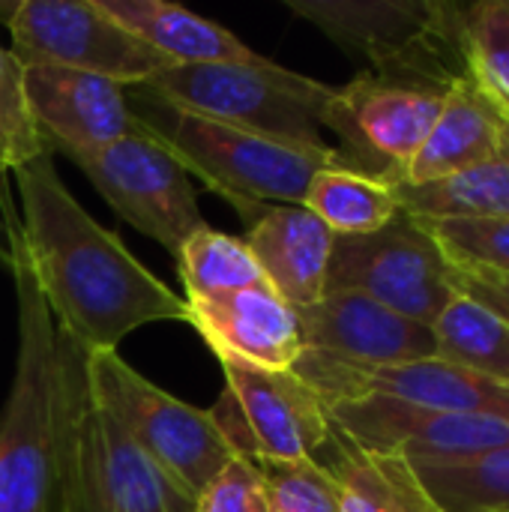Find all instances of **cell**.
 Wrapping results in <instances>:
<instances>
[{"mask_svg": "<svg viewBox=\"0 0 509 512\" xmlns=\"http://www.w3.org/2000/svg\"><path fill=\"white\" fill-rule=\"evenodd\" d=\"M12 174L21 216L0 189L3 234L24 258L60 333L93 354L117 351L144 324H189L186 300L159 282L72 198L51 162V150Z\"/></svg>", "mask_w": 509, "mask_h": 512, "instance_id": "obj_1", "label": "cell"}, {"mask_svg": "<svg viewBox=\"0 0 509 512\" xmlns=\"http://www.w3.org/2000/svg\"><path fill=\"white\" fill-rule=\"evenodd\" d=\"M51 512H195V501L147 462L99 408L87 381V354L60 330Z\"/></svg>", "mask_w": 509, "mask_h": 512, "instance_id": "obj_2", "label": "cell"}, {"mask_svg": "<svg viewBox=\"0 0 509 512\" xmlns=\"http://www.w3.org/2000/svg\"><path fill=\"white\" fill-rule=\"evenodd\" d=\"M138 96L153 105L141 117L159 144L186 168V174H195L207 189L240 210L249 225L270 204L303 207L306 189L318 171L348 165L336 147L291 144L243 126L168 108L144 90H138Z\"/></svg>", "mask_w": 509, "mask_h": 512, "instance_id": "obj_3", "label": "cell"}, {"mask_svg": "<svg viewBox=\"0 0 509 512\" xmlns=\"http://www.w3.org/2000/svg\"><path fill=\"white\" fill-rule=\"evenodd\" d=\"M291 12L327 33L369 75L396 84L450 90L471 78L465 9L447 0H285Z\"/></svg>", "mask_w": 509, "mask_h": 512, "instance_id": "obj_4", "label": "cell"}, {"mask_svg": "<svg viewBox=\"0 0 509 512\" xmlns=\"http://www.w3.org/2000/svg\"><path fill=\"white\" fill-rule=\"evenodd\" d=\"M6 249L18 297V354L0 411V512H51L57 324L18 249L9 240Z\"/></svg>", "mask_w": 509, "mask_h": 512, "instance_id": "obj_5", "label": "cell"}, {"mask_svg": "<svg viewBox=\"0 0 509 512\" xmlns=\"http://www.w3.org/2000/svg\"><path fill=\"white\" fill-rule=\"evenodd\" d=\"M138 90L195 117L243 126L291 144L330 147L321 129L336 87L291 72L267 57L246 63L171 66Z\"/></svg>", "mask_w": 509, "mask_h": 512, "instance_id": "obj_6", "label": "cell"}, {"mask_svg": "<svg viewBox=\"0 0 509 512\" xmlns=\"http://www.w3.org/2000/svg\"><path fill=\"white\" fill-rule=\"evenodd\" d=\"M87 381L99 408L123 429L138 453L192 501L237 456L210 411L165 393L117 351L87 354Z\"/></svg>", "mask_w": 509, "mask_h": 512, "instance_id": "obj_7", "label": "cell"}, {"mask_svg": "<svg viewBox=\"0 0 509 512\" xmlns=\"http://www.w3.org/2000/svg\"><path fill=\"white\" fill-rule=\"evenodd\" d=\"M327 291L366 294L375 303L432 327L453 300L456 285L450 261L429 228L417 216L399 210L381 231L333 240Z\"/></svg>", "mask_w": 509, "mask_h": 512, "instance_id": "obj_8", "label": "cell"}, {"mask_svg": "<svg viewBox=\"0 0 509 512\" xmlns=\"http://www.w3.org/2000/svg\"><path fill=\"white\" fill-rule=\"evenodd\" d=\"M21 66H57L141 87L174 63L117 24L96 0H21L9 24Z\"/></svg>", "mask_w": 509, "mask_h": 512, "instance_id": "obj_9", "label": "cell"}, {"mask_svg": "<svg viewBox=\"0 0 509 512\" xmlns=\"http://www.w3.org/2000/svg\"><path fill=\"white\" fill-rule=\"evenodd\" d=\"M216 360L225 372V396L210 414L237 456L297 462L315 459L327 447L330 414L306 381L234 357Z\"/></svg>", "mask_w": 509, "mask_h": 512, "instance_id": "obj_10", "label": "cell"}, {"mask_svg": "<svg viewBox=\"0 0 509 512\" xmlns=\"http://www.w3.org/2000/svg\"><path fill=\"white\" fill-rule=\"evenodd\" d=\"M72 162L123 222L156 240L174 258L207 225L186 168L159 144L150 126L144 135L120 138Z\"/></svg>", "mask_w": 509, "mask_h": 512, "instance_id": "obj_11", "label": "cell"}, {"mask_svg": "<svg viewBox=\"0 0 509 512\" xmlns=\"http://www.w3.org/2000/svg\"><path fill=\"white\" fill-rule=\"evenodd\" d=\"M444 96V90L381 81L366 72L333 90L324 126L345 144L339 153L351 168L396 183L429 138Z\"/></svg>", "mask_w": 509, "mask_h": 512, "instance_id": "obj_12", "label": "cell"}, {"mask_svg": "<svg viewBox=\"0 0 509 512\" xmlns=\"http://www.w3.org/2000/svg\"><path fill=\"white\" fill-rule=\"evenodd\" d=\"M291 372L306 381L321 402L339 399H393L417 408L435 411H465V414H498L509 417V390L477 378L453 363L438 357L414 360V363H393V366H369L342 360L324 351L303 348Z\"/></svg>", "mask_w": 509, "mask_h": 512, "instance_id": "obj_13", "label": "cell"}, {"mask_svg": "<svg viewBox=\"0 0 509 512\" xmlns=\"http://www.w3.org/2000/svg\"><path fill=\"white\" fill-rule=\"evenodd\" d=\"M330 426L357 447L399 453L408 462L465 459L509 447V417L417 408L363 396L327 402Z\"/></svg>", "mask_w": 509, "mask_h": 512, "instance_id": "obj_14", "label": "cell"}, {"mask_svg": "<svg viewBox=\"0 0 509 512\" xmlns=\"http://www.w3.org/2000/svg\"><path fill=\"white\" fill-rule=\"evenodd\" d=\"M24 96L42 141L69 159L120 138L144 135L147 123L132 111L126 87L87 72L57 66H21Z\"/></svg>", "mask_w": 509, "mask_h": 512, "instance_id": "obj_15", "label": "cell"}, {"mask_svg": "<svg viewBox=\"0 0 509 512\" xmlns=\"http://www.w3.org/2000/svg\"><path fill=\"white\" fill-rule=\"evenodd\" d=\"M297 318L306 348L342 360L393 366L438 357L432 327L357 291H327L318 303L297 309Z\"/></svg>", "mask_w": 509, "mask_h": 512, "instance_id": "obj_16", "label": "cell"}, {"mask_svg": "<svg viewBox=\"0 0 509 512\" xmlns=\"http://www.w3.org/2000/svg\"><path fill=\"white\" fill-rule=\"evenodd\" d=\"M186 306L189 324L201 333L216 357H234L261 369L291 372L306 348L297 309L288 306L267 282Z\"/></svg>", "mask_w": 509, "mask_h": 512, "instance_id": "obj_17", "label": "cell"}, {"mask_svg": "<svg viewBox=\"0 0 509 512\" xmlns=\"http://www.w3.org/2000/svg\"><path fill=\"white\" fill-rule=\"evenodd\" d=\"M333 240L336 234L297 204H270L246 234L264 282L294 309L324 297Z\"/></svg>", "mask_w": 509, "mask_h": 512, "instance_id": "obj_18", "label": "cell"}, {"mask_svg": "<svg viewBox=\"0 0 509 512\" xmlns=\"http://www.w3.org/2000/svg\"><path fill=\"white\" fill-rule=\"evenodd\" d=\"M507 123L509 120H504V114L471 78L453 84L429 138L396 183L420 186L468 171L501 147Z\"/></svg>", "mask_w": 509, "mask_h": 512, "instance_id": "obj_19", "label": "cell"}, {"mask_svg": "<svg viewBox=\"0 0 509 512\" xmlns=\"http://www.w3.org/2000/svg\"><path fill=\"white\" fill-rule=\"evenodd\" d=\"M117 24L174 66L246 63L261 57L222 24L165 0H96Z\"/></svg>", "mask_w": 509, "mask_h": 512, "instance_id": "obj_20", "label": "cell"}, {"mask_svg": "<svg viewBox=\"0 0 509 512\" xmlns=\"http://www.w3.org/2000/svg\"><path fill=\"white\" fill-rule=\"evenodd\" d=\"M321 453H327L318 462L336 483L339 512H441L414 465L399 453L357 447L336 429Z\"/></svg>", "mask_w": 509, "mask_h": 512, "instance_id": "obj_21", "label": "cell"}, {"mask_svg": "<svg viewBox=\"0 0 509 512\" xmlns=\"http://www.w3.org/2000/svg\"><path fill=\"white\" fill-rule=\"evenodd\" d=\"M399 207L417 219H509V123L501 147L468 171L435 183H393Z\"/></svg>", "mask_w": 509, "mask_h": 512, "instance_id": "obj_22", "label": "cell"}, {"mask_svg": "<svg viewBox=\"0 0 509 512\" xmlns=\"http://www.w3.org/2000/svg\"><path fill=\"white\" fill-rule=\"evenodd\" d=\"M303 207L315 213L336 237L381 231L402 210L390 180L351 165H330L318 171L306 189Z\"/></svg>", "mask_w": 509, "mask_h": 512, "instance_id": "obj_23", "label": "cell"}, {"mask_svg": "<svg viewBox=\"0 0 509 512\" xmlns=\"http://www.w3.org/2000/svg\"><path fill=\"white\" fill-rule=\"evenodd\" d=\"M438 360L509 390V324L483 303L453 294L432 324Z\"/></svg>", "mask_w": 509, "mask_h": 512, "instance_id": "obj_24", "label": "cell"}, {"mask_svg": "<svg viewBox=\"0 0 509 512\" xmlns=\"http://www.w3.org/2000/svg\"><path fill=\"white\" fill-rule=\"evenodd\" d=\"M411 465L441 512H509V447Z\"/></svg>", "mask_w": 509, "mask_h": 512, "instance_id": "obj_25", "label": "cell"}, {"mask_svg": "<svg viewBox=\"0 0 509 512\" xmlns=\"http://www.w3.org/2000/svg\"><path fill=\"white\" fill-rule=\"evenodd\" d=\"M177 270L186 288V303L216 300L231 291L261 285V267L249 252L246 240L216 231L210 225L198 228L177 252Z\"/></svg>", "mask_w": 509, "mask_h": 512, "instance_id": "obj_26", "label": "cell"}, {"mask_svg": "<svg viewBox=\"0 0 509 512\" xmlns=\"http://www.w3.org/2000/svg\"><path fill=\"white\" fill-rule=\"evenodd\" d=\"M465 54L471 81L509 120V0H483L465 9Z\"/></svg>", "mask_w": 509, "mask_h": 512, "instance_id": "obj_27", "label": "cell"}, {"mask_svg": "<svg viewBox=\"0 0 509 512\" xmlns=\"http://www.w3.org/2000/svg\"><path fill=\"white\" fill-rule=\"evenodd\" d=\"M255 465L270 512H339L336 483L318 459H255Z\"/></svg>", "mask_w": 509, "mask_h": 512, "instance_id": "obj_28", "label": "cell"}, {"mask_svg": "<svg viewBox=\"0 0 509 512\" xmlns=\"http://www.w3.org/2000/svg\"><path fill=\"white\" fill-rule=\"evenodd\" d=\"M21 63L12 51L0 48V174L18 171L30 159L48 153L24 96Z\"/></svg>", "mask_w": 509, "mask_h": 512, "instance_id": "obj_29", "label": "cell"}, {"mask_svg": "<svg viewBox=\"0 0 509 512\" xmlns=\"http://www.w3.org/2000/svg\"><path fill=\"white\" fill-rule=\"evenodd\" d=\"M453 267L509 273V219H420Z\"/></svg>", "mask_w": 509, "mask_h": 512, "instance_id": "obj_30", "label": "cell"}, {"mask_svg": "<svg viewBox=\"0 0 509 512\" xmlns=\"http://www.w3.org/2000/svg\"><path fill=\"white\" fill-rule=\"evenodd\" d=\"M195 512H270L258 465L246 456H234L201 492Z\"/></svg>", "mask_w": 509, "mask_h": 512, "instance_id": "obj_31", "label": "cell"}, {"mask_svg": "<svg viewBox=\"0 0 509 512\" xmlns=\"http://www.w3.org/2000/svg\"><path fill=\"white\" fill-rule=\"evenodd\" d=\"M453 285L459 294L483 303L489 312L509 324V273L492 267H453Z\"/></svg>", "mask_w": 509, "mask_h": 512, "instance_id": "obj_32", "label": "cell"}, {"mask_svg": "<svg viewBox=\"0 0 509 512\" xmlns=\"http://www.w3.org/2000/svg\"><path fill=\"white\" fill-rule=\"evenodd\" d=\"M18 3L21 0H0V24H12V18H15V12H18Z\"/></svg>", "mask_w": 509, "mask_h": 512, "instance_id": "obj_33", "label": "cell"}]
</instances>
